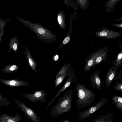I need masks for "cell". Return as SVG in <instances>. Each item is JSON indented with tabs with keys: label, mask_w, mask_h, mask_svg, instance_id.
I'll return each instance as SVG.
<instances>
[{
	"label": "cell",
	"mask_w": 122,
	"mask_h": 122,
	"mask_svg": "<svg viewBox=\"0 0 122 122\" xmlns=\"http://www.w3.org/2000/svg\"><path fill=\"white\" fill-rule=\"evenodd\" d=\"M113 103L117 109L119 111H122V98L118 95H115L112 97Z\"/></svg>",
	"instance_id": "ac0fdd59"
},
{
	"label": "cell",
	"mask_w": 122,
	"mask_h": 122,
	"mask_svg": "<svg viewBox=\"0 0 122 122\" xmlns=\"http://www.w3.org/2000/svg\"><path fill=\"white\" fill-rule=\"evenodd\" d=\"M73 90L65 93L52 108L49 114L52 117H57L70 111L72 108V100Z\"/></svg>",
	"instance_id": "6da1fadb"
},
{
	"label": "cell",
	"mask_w": 122,
	"mask_h": 122,
	"mask_svg": "<svg viewBox=\"0 0 122 122\" xmlns=\"http://www.w3.org/2000/svg\"><path fill=\"white\" fill-rule=\"evenodd\" d=\"M0 101L9 103L8 100L0 94Z\"/></svg>",
	"instance_id": "7402d4cb"
},
{
	"label": "cell",
	"mask_w": 122,
	"mask_h": 122,
	"mask_svg": "<svg viewBox=\"0 0 122 122\" xmlns=\"http://www.w3.org/2000/svg\"><path fill=\"white\" fill-rule=\"evenodd\" d=\"M9 103L0 101V107H8Z\"/></svg>",
	"instance_id": "603a6c76"
},
{
	"label": "cell",
	"mask_w": 122,
	"mask_h": 122,
	"mask_svg": "<svg viewBox=\"0 0 122 122\" xmlns=\"http://www.w3.org/2000/svg\"><path fill=\"white\" fill-rule=\"evenodd\" d=\"M58 20L59 24H61L62 22V18L61 16L59 15L58 16Z\"/></svg>",
	"instance_id": "83f0119b"
},
{
	"label": "cell",
	"mask_w": 122,
	"mask_h": 122,
	"mask_svg": "<svg viewBox=\"0 0 122 122\" xmlns=\"http://www.w3.org/2000/svg\"><path fill=\"white\" fill-rule=\"evenodd\" d=\"M55 122H70V121L69 119H67L62 121H57Z\"/></svg>",
	"instance_id": "f546056e"
},
{
	"label": "cell",
	"mask_w": 122,
	"mask_h": 122,
	"mask_svg": "<svg viewBox=\"0 0 122 122\" xmlns=\"http://www.w3.org/2000/svg\"><path fill=\"white\" fill-rule=\"evenodd\" d=\"M21 118L20 115L16 112L15 116L12 117L6 114H3L0 116V122H20Z\"/></svg>",
	"instance_id": "7c38bea8"
},
{
	"label": "cell",
	"mask_w": 122,
	"mask_h": 122,
	"mask_svg": "<svg viewBox=\"0 0 122 122\" xmlns=\"http://www.w3.org/2000/svg\"><path fill=\"white\" fill-rule=\"evenodd\" d=\"M120 32H115L113 30H108L103 28L101 31L95 34L98 36L107 39H112L117 38L120 36Z\"/></svg>",
	"instance_id": "30bf717a"
},
{
	"label": "cell",
	"mask_w": 122,
	"mask_h": 122,
	"mask_svg": "<svg viewBox=\"0 0 122 122\" xmlns=\"http://www.w3.org/2000/svg\"><path fill=\"white\" fill-rule=\"evenodd\" d=\"M66 82L63 85L62 88L58 92L53 98L49 102L47 105L45 109H46L50 106L55 101L56 99L61 93L64 91L72 83L75 78V74L73 70H71L68 76Z\"/></svg>",
	"instance_id": "52a82bcc"
},
{
	"label": "cell",
	"mask_w": 122,
	"mask_h": 122,
	"mask_svg": "<svg viewBox=\"0 0 122 122\" xmlns=\"http://www.w3.org/2000/svg\"><path fill=\"white\" fill-rule=\"evenodd\" d=\"M76 86L77 107L78 109L85 108L93 102L95 95L92 90L86 88L83 84L79 83Z\"/></svg>",
	"instance_id": "7a4b0ae2"
},
{
	"label": "cell",
	"mask_w": 122,
	"mask_h": 122,
	"mask_svg": "<svg viewBox=\"0 0 122 122\" xmlns=\"http://www.w3.org/2000/svg\"><path fill=\"white\" fill-rule=\"evenodd\" d=\"M107 47H103L87 56L85 59L84 71H89L93 68L95 60L96 57L102 52Z\"/></svg>",
	"instance_id": "ba28073f"
},
{
	"label": "cell",
	"mask_w": 122,
	"mask_h": 122,
	"mask_svg": "<svg viewBox=\"0 0 122 122\" xmlns=\"http://www.w3.org/2000/svg\"><path fill=\"white\" fill-rule=\"evenodd\" d=\"M0 83L5 85L13 87L30 86L31 84L25 81L18 79H0Z\"/></svg>",
	"instance_id": "9c48e42d"
},
{
	"label": "cell",
	"mask_w": 122,
	"mask_h": 122,
	"mask_svg": "<svg viewBox=\"0 0 122 122\" xmlns=\"http://www.w3.org/2000/svg\"><path fill=\"white\" fill-rule=\"evenodd\" d=\"M37 31L39 34H42L45 33V31L43 28H40L38 29Z\"/></svg>",
	"instance_id": "cb8c5ba5"
},
{
	"label": "cell",
	"mask_w": 122,
	"mask_h": 122,
	"mask_svg": "<svg viewBox=\"0 0 122 122\" xmlns=\"http://www.w3.org/2000/svg\"><path fill=\"white\" fill-rule=\"evenodd\" d=\"M59 56L57 55H56L53 57V60L54 61H57L59 59Z\"/></svg>",
	"instance_id": "484cf974"
},
{
	"label": "cell",
	"mask_w": 122,
	"mask_h": 122,
	"mask_svg": "<svg viewBox=\"0 0 122 122\" xmlns=\"http://www.w3.org/2000/svg\"><path fill=\"white\" fill-rule=\"evenodd\" d=\"M122 64V49L117 56L113 66V70L117 71Z\"/></svg>",
	"instance_id": "d6986e66"
},
{
	"label": "cell",
	"mask_w": 122,
	"mask_h": 122,
	"mask_svg": "<svg viewBox=\"0 0 122 122\" xmlns=\"http://www.w3.org/2000/svg\"><path fill=\"white\" fill-rule=\"evenodd\" d=\"M107 99L103 97L98 102L89 108L80 112L78 117L80 120L86 119L91 117L102 106L107 104Z\"/></svg>",
	"instance_id": "3957f363"
},
{
	"label": "cell",
	"mask_w": 122,
	"mask_h": 122,
	"mask_svg": "<svg viewBox=\"0 0 122 122\" xmlns=\"http://www.w3.org/2000/svg\"><path fill=\"white\" fill-rule=\"evenodd\" d=\"M21 96L29 101L33 102L43 103L47 100V95L43 90H39L33 93H24Z\"/></svg>",
	"instance_id": "5b68a950"
},
{
	"label": "cell",
	"mask_w": 122,
	"mask_h": 122,
	"mask_svg": "<svg viewBox=\"0 0 122 122\" xmlns=\"http://www.w3.org/2000/svg\"><path fill=\"white\" fill-rule=\"evenodd\" d=\"M25 57L27 59L29 65L31 69L35 72H37V71L36 67L37 65L36 61L33 58L28 51H25L24 53Z\"/></svg>",
	"instance_id": "9a60e30c"
},
{
	"label": "cell",
	"mask_w": 122,
	"mask_h": 122,
	"mask_svg": "<svg viewBox=\"0 0 122 122\" xmlns=\"http://www.w3.org/2000/svg\"><path fill=\"white\" fill-rule=\"evenodd\" d=\"M14 102L17 107L20 109L32 122H42L41 118L32 108L27 106L25 103L15 99Z\"/></svg>",
	"instance_id": "277c9868"
},
{
	"label": "cell",
	"mask_w": 122,
	"mask_h": 122,
	"mask_svg": "<svg viewBox=\"0 0 122 122\" xmlns=\"http://www.w3.org/2000/svg\"><path fill=\"white\" fill-rule=\"evenodd\" d=\"M113 89L122 92V82H117Z\"/></svg>",
	"instance_id": "44dd1931"
},
{
	"label": "cell",
	"mask_w": 122,
	"mask_h": 122,
	"mask_svg": "<svg viewBox=\"0 0 122 122\" xmlns=\"http://www.w3.org/2000/svg\"><path fill=\"white\" fill-rule=\"evenodd\" d=\"M70 40V37L68 36H67L64 39L63 41V43L64 44H66Z\"/></svg>",
	"instance_id": "d4e9b609"
},
{
	"label": "cell",
	"mask_w": 122,
	"mask_h": 122,
	"mask_svg": "<svg viewBox=\"0 0 122 122\" xmlns=\"http://www.w3.org/2000/svg\"><path fill=\"white\" fill-rule=\"evenodd\" d=\"M19 68L17 65L9 64L3 67L1 70V72L2 73H12L18 70Z\"/></svg>",
	"instance_id": "e0dca14e"
},
{
	"label": "cell",
	"mask_w": 122,
	"mask_h": 122,
	"mask_svg": "<svg viewBox=\"0 0 122 122\" xmlns=\"http://www.w3.org/2000/svg\"><path fill=\"white\" fill-rule=\"evenodd\" d=\"M113 66L108 69L106 73L105 85L107 87L109 86L112 82L117 77V76H116L117 71L113 70Z\"/></svg>",
	"instance_id": "4fadbf2b"
},
{
	"label": "cell",
	"mask_w": 122,
	"mask_h": 122,
	"mask_svg": "<svg viewBox=\"0 0 122 122\" xmlns=\"http://www.w3.org/2000/svg\"><path fill=\"white\" fill-rule=\"evenodd\" d=\"M120 72L118 76L117 77L119 79H122V69H121L120 71Z\"/></svg>",
	"instance_id": "4316f807"
},
{
	"label": "cell",
	"mask_w": 122,
	"mask_h": 122,
	"mask_svg": "<svg viewBox=\"0 0 122 122\" xmlns=\"http://www.w3.org/2000/svg\"><path fill=\"white\" fill-rule=\"evenodd\" d=\"M71 68V66L68 64L66 63L64 64L56 75L54 81L56 86L59 85L68 76Z\"/></svg>",
	"instance_id": "8992f818"
},
{
	"label": "cell",
	"mask_w": 122,
	"mask_h": 122,
	"mask_svg": "<svg viewBox=\"0 0 122 122\" xmlns=\"http://www.w3.org/2000/svg\"><path fill=\"white\" fill-rule=\"evenodd\" d=\"M108 50L107 47L102 52L96 57L94 61L93 67L101 62L105 61L107 58Z\"/></svg>",
	"instance_id": "2e32d148"
},
{
	"label": "cell",
	"mask_w": 122,
	"mask_h": 122,
	"mask_svg": "<svg viewBox=\"0 0 122 122\" xmlns=\"http://www.w3.org/2000/svg\"><path fill=\"white\" fill-rule=\"evenodd\" d=\"M118 2V0H110L107 2L104 6L108 12L113 10L115 5Z\"/></svg>",
	"instance_id": "ffe728a7"
},
{
	"label": "cell",
	"mask_w": 122,
	"mask_h": 122,
	"mask_svg": "<svg viewBox=\"0 0 122 122\" xmlns=\"http://www.w3.org/2000/svg\"><path fill=\"white\" fill-rule=\"evenodd\" d=\"M113 25H113L115 26L118 27H119L120 28L121 27V28H122V24L121 23V24H113Z\"/></svg>",
	"instance_id": "f1b7e54d"
},
{
	"label": "cell",
	"mask_w": 122,
	"mask_h": 122,
	"mask_svg": "<svg viewBox=\"0 0 122 122\" xmlns=\"http://www.w3.org/2000/svg\"><path fill=\"white\" fill-rule=\"evenodd\" d=\"M113 115L110 112L100 116L96 119L90 122H115L113 119Z\"/></svg>",
	"instance_id": "5bb4252c"
},
{
	"label": "cell",
	"mask_w": 122,
	"mask_h": 122,
	"mask_svg": "<svg viewBox=\"0 0 122 122\" xmlns=\"http://www.w3.org/2000/svg\"></svg>",
	"instance_id": "4dcf8cb0"
},
{
	"label": "cell",
	"mask_w": 122,
	"mask_h": 122,
	"mask_svg": "<svg viewBox=\"0 0 122 122\" xmlns=\"http://www.w3.org/2000/svg\"><path fill=\"white\" fill-rule=\"evenodd\" d=\"M89 79L93 88L100 90L102 87V81L99 71L94 72L90 76Z\"/></svg>",
	"instance_id": "8fae6325"
}]
</instances>
